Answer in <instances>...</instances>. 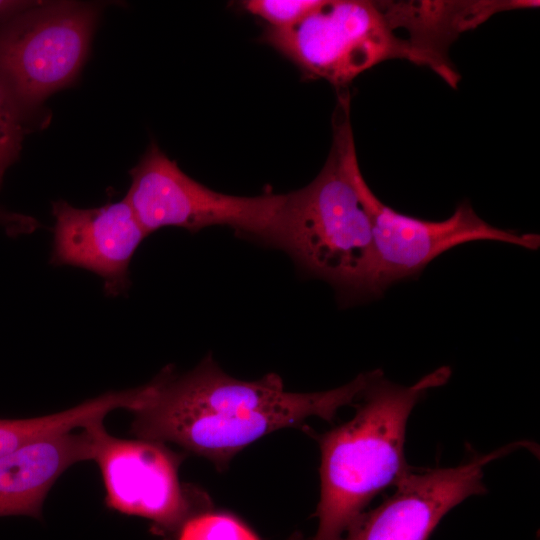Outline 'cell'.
<instances>
[{
    "mask_svg": "<svg viewBox=\"0 0 540 540\" xmlns=\"http://www.w3.org/2000/svg\"><path fill=\"white\" fill-rule=\"evenodd\" d=\"M179 530L178 540H258L250 528L226 513L196 514Z\"/></svg>",
    "mask_w": 540,
    "mask_h": 540,
    "instance_id": "obj_13",
    "label": "cell"
},
{
    "mask_svg": "<svg viewBox=\"0 0 540 540\" xmlns=\"http://www.w3.org/2000/svg\"><path fill=\"white\" fill-rule=\"evenodd\" d=\"M94 22L83 4L41 3L0 30V75L18 102L37 104L75 78Z\"/></svg>",
    "mask_w": 540,
    "mask_h": 540,
    "instance_id": "obj_7",
    "label": "cell"
},
{
    "mask_svg": "<svg viewBox=\"0 0 540 540\" xmlns=\"http://www.w3.org/2000/svg\"><path fill=\"white\" fill-rule=\"evenodd\" d=\"M52 213L51 263L97 274L108 296L125 293L130 286L129 264L148 236L126 199L90 209L59 200L53 203Z\"/></svg>",
    "mask_w": 540,
    "mask_h": 540,
    "instance_id": "obj_10",
    "label": "cell"
},
{
    "mask_svg": "<svg viewBox=\"0 0 540 540\" xmlns=\"http://www.w3.org/2000/svg\"><path fill=\"white\" fill-rule=\"evenodd\" d=\"M395 30L382 2L322 0L297 24L268 27L262 38L308 76L324 79L340 91L387 60L420 65L410 41Z\"/></svg>",
    "mask_w": 540,
    "mask_h": 540,
    "instance_id": "obj_5",
    "label": "cell"
},
{
    "mask_svg": "<svg viewBox=\"0 0 540 540\" xmlns=\"http://www.w3.org/2000/svg\"><path fill=\"white\" fill-rule=\"evenodd\" d=\"M38 4L39 2L34 1L0 0V17L22 13Z\"/></svg>",
    "mask_w": 540,
    "mask_h": 540,
    "instance_id": "obj_16",
    "label": "cell"
},
{
    "mask_svg": "<svg viewBox=\"0 0 540 540\" xmlns=\"http://www.w3.org/2000/svg\"><path fill=\"white\" fill-rule=\"evenodd\" d=\"M346 165L370 219L379 295L391 284L417 275L437 256L463 243L488 240L532 250L539 247V235L492 226L468 202L460 203L450 217L441 221L415 218L387 206L366 183L354 141L347 148Z\"/></svg>",
    "mask_w": 540,
    "mask_h": 540,
    "instance_id": "obj_6",
    "label": "cell"
},
{
    "mask_svg": "<svg viewBox=\"0 0 540 540\" xmlns=\"http://www.w3.org/2000/svg\"><path fill=\"white\" fill-rule=\"evenodd\" d=\"M130 175L125 199L148 235L167 226L191 232L227 226L263 245L283 249L286 194L236 196L215 191L185 174L154 143Z\"/></svg>",
    "mask_w": 540,
    "mask_h": 540,
    "instance_id": "obj_4",
    "label": "cell"
},
{
    "mask_svg": "<svg viewBox=\"0 0 540 540\" xmlns=\"http://www.w3.org/2000/svg\"><path fill=\"white\" fill-rule=\"evenodd\" d=\"M333 142L318 175L286 194L283 250L306 273L337 290L344 303L378 297L370 219L346 165L354 141L350 95L338 92Z\"/></svg>",
    "mask_w": 540,
    "mask_h": 540,
    "instance_id": "obj_3",
    "label": "cell"
},
{
    "mask_svg": "<svg viewBox=\"0 0 540 540\" xmlns=\"http://www.w3.org/2000/svg\"><path fill=\"white\" fill-rule=\"evenodd\" d=\"M522 447L535 449L528 441H516L475 454L456 467L410 470L392 496L363 512L341 540H427L449 510L469 496L487 492L483 470L488 463Z\"/></svg>",
    "mask_w": 540,
    "mask_h": 540,
    "instance_id": "obj_8",
    "label": "cell"
},
{
    "mask_svg": "<svg viewBox=\"0 0 540 540\" xmlns=\"http://www.w3.org/2000/svg\"><path fill=\"white\" fill-rule=\"evenodd\" d=\"M370 376L359 374L331 390L291 392L277 374L236 379L208 356L185 373L165 367L144 384L132 430L140 439L172 442L223 466L271 432L313 416L332 420L341 407L357 401Z\"/></svg>",
    "mask_w": 540,
    "mask_h": 540,
    "instance_id": "obj_1",
    "label": "cell"
},
{
    "mask_svg": "<svg viewBox=\"0 0 540 540\" xmlns=\"http://www.w3.org/2000/svg\"><path fill=\"white\" fill-rule=\"evenodd\" d=\"M322 0H247L245 10L269 23L272 28L291 27L315 10Z\"/></svg>",
    "mask_w": 540,
    "mask_h": 540,
    "instance_id": "obj_15",
    "label": "cell"
},
{
    "mask_svg": "<svg viewBox=\"0 0 540 540\" xmlns=\"http://www.w3.org/2000/svg\"><path fill=\"white\" fill-rule=\"evenodd\" d=\"M287 540H302V536L299 533H294Z\"/></svg>",
    "mask_w": 540,
    "mask_h": 540,
    "instance_id": "obj_17",
    "label": "cell"
},
{
    "mask_svg": "<svg viewBox=\"0 0 540 540\" xmlns=\"http://www.w3.org/2000/svg\"><path fill=\"white\" fill-rule=\"evenodd\" d=\"M17 100L0 75V187L7 169L18 158L23 141Z\"/></svg>",
    "mask_w": 540,
    "mask_h": 540,
    "instance_id": "obj_14",
    "label": "cell"
},
{
    "mask_svg": "<svg viewBox=\"0 0 540 540\" xmlns=\"http://www.w3.org/2000/svg\"><path fill=\"white\" fill-rule=\"evenodd\" d=\"M450 375L451 369L442 366L403 386L380 369L371 371L354 403V417L317 436L321 491L312 540H341L375 495L408 474L404 443L409 415L429 389L445 384Z\"/></svg>",
    "mask_w": 540,
    "mask_h": 540,
    "instance_id": "obj_2",
    "label": "cell"
},
{
    "mask_svg": "<svg viewBox=\"0 0 540 540\" xmlns=\"http://www.w3.org/2000/svg\"><path fill=\"white\" fill-rule=\"evenodd\" d=\"M102 404L90 399L64 411L26 419H0V457L28 443L82 429L101 419Z\"/></svg>",
    "mask_w": 540,
    "mask_h": 540,
    "instance_id": "obj_12",
    "label": "cell"
},
{
    "mask_svg": "<svg viewBox=\"0 0 540 540\" xmlns=\"http://www.w3.org/2000/svg\"><path fill=\"white\" fill-rule=\"evenodd\" d=\"M98 423L28 443L1 456L0 516L40 518L44 500L60 475L78 462L93 460Z\"/></svg>",
    "mask_w": 540,
    "mask_h": 540,
    "instance_id": "obj_11",
    "label": "cell"
},
{
    "mask_svg": "<svg viewBox=\"0 0 540 540\" xmlns=\"http://www.w3.org/2000/svg\"><path fill=\"white\" fill-rule=\"evenodd\" d=\"M93 457L101 471L107 506L144 517L165 531L180 529L194 514L179 477V457L163 443L111 436L95 428Z\"/></svg>",
    "mask_w": 540,
    "mask_h": 540,
    "instance_id": "obj_9",
    "label": "cell"
}]
</instances>
